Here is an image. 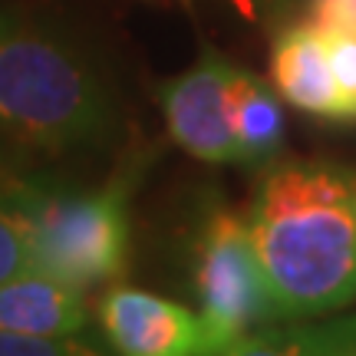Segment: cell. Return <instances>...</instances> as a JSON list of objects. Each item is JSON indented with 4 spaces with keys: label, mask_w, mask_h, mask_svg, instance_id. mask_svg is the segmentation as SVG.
Instances as JSON below:
<instances>
[{
    "label": "cell",
    "mask_w": 356,
    "mask_h": 356,
    "mask_svg": "<svg viewBox=\"0 0 356 356\" xmlns=\"http://www.w3.org/2000/svg\"><path fill=\"white\" fill-rule=\"evenodd\" d=\"M248 221L277 317H323L356 300V178L346 168H270Z\"/></svg>",
    "instance_id": "1"
},
{
    "label": "cell",
    "mask_w": 356,
    "mask_h": 356,
    "mask_svg": "<svg viewBox=\"0 0 356 356\" xmlns=\"http://www.w3.org/2000/svg\"><path fill=\"white\" fill-rule=\"evenodd\" d=\"M0 129L43 152L89 149L115 129L113 96L96 66L13 7H0Z\"/></svg>",
    "instance_id": "2"
},
{
    "label": "cell",
    "mask_w": 356,
    "mask_h": 356,
    "mask_svg": "<svg viewBox=\"0 0 356 356\" xmlns=\"http://www.w3.org/2000/svg\"><path fill=\"white\" fill-rule=\"evenodd\" d=\"M0 191L26 218L33 270H43L83 293L126 270L129 195L122 181L92 191L47 181H10Z\"/></svg>",
    "instance_id": "3"
},
{
    "label": "cell",
    "mask_w": 356,
    "mask_h": 356,
    "mask_svg": "<svg viewBox=\"0 0 356 356\" xmlns=\"http://www.w3.org/2000/svg\"><path fill=\"white\" fill-rule=\"evenodd\" d=\"M195 291L208 323L231 346L251 327L277 317L251 221L238 211H215L202 225L195 244Z\"/></svg>",
    "instance_id": "4"
},
{
    "label": "cell",
    "mask_w": 356,
    "mask_h": 356,
    "mask_svg": "<svg viewBox=\"0 0 356 356\" xmlns=\"http://www.w3.org/2000/svg\"><path fill=\"white\" fill-rule=\"evenodd\" d=\"M96 314L115 356H221L231 350L204 314L149 291L113 287Z\"/></svg>",
    "instance_id": "5"
},
{
    "label": "cell",
    "mask_w": 356,
    "mask_h": 356,
    "mask_svg": "<svg viewBox=\"0 0 356 356\" xmlns=\"http://www.w3.org/2000/svg\"><path fill=\"white\" fill-rule=\"evenodd\" d=\"M238 66L218 53H204L181 76L168 79L159 99L168 136L202 162H241V149L231 126V83Z\"/></svg>",
    "instance_id": "6"
},
{
    "label": "cell",
    "mask_w": 356,
    "mask_h": 356,
    "mask_svg": "<svg viewBox=\"0 0 356 356\" xmlns=\"http://www.w3.org/2000/svg\"><path fill=\"white\" fill-rule=\"evenodd\" d=\"M270 86L293 109L340 122V96L333 83L327 40L310 20L284 26L277 33L270 47Z\"/></svg>",
    "instance_id": "7"
},
{
    "label": "cell",
    "mask_w": 356,
    "mask_h": 356,
    "mask_svg": "<svg viewBox=\"0 0 356 356\" xmlns=\"http://www.w3.org/2000/svg\"><path fill=\"white\" fill-rule=\"evenodd\" d=\"M89 323L83 291L43 270H24L0 284V330L33 337H79Z\"/></svg>",
    "instance_id": "8"
},
{
    "label": "cell",
    "mask_w": 356,
    "mask_h": 356,
    "mask_svg": "<svg viewBox=\"0 0 356 356\" xmlns=\"http://www.w3.org/2000/svg\"><path fill=\"white\" fill-rule=\"evenodd\" d=\"M231 126L241 149V162H264L284 145V109L280 92L248 70L234 73L231 83Z\"/></svg>",
    "instance_id": "9"
},
{
    "label": "cell",
    "mask_w": 356,
    "mask_h": 356,
    "mask_svg": "<svg viewBox=\"0 0 356 356\" xmlns=\"http://www.w3.org/2000/svg\"><path fill=\"white\" fill-rule=\"evenodd\" d=\"M221 356H356V314L284 330L244 333Z\"/></svg>",
    "instance_id": "10"
},
{
    "label": "cell",
    "mask_w": 356,
    "mask_h": 356,
    "mask_svg": "<svg viewBox=\"0 0 356 356\" xmlns=\"http://www.w3.org/2000/svg\"><path fill=\"white\" fill-rule=\"evenodd\" d=\"M24 270H33V251H30V231L20 208L0 191V284L17 277Z\"/></svg>",
    "instance_id": "11"
},
{
    "label": "cell",
    "mask_w": 356,
    "mask_h": 356,
    "mask_svg": "<svg viewBox=\"0 0 356 356\" xmlns=\"http://www.w3.org/2000/svg\"><path fill=\"white\" fill-rule=\"evenodd\" d=\"M0 356H109L79 337H33L0 330Z\"/></svg>",
    "instance_id": "12"
},
{
    "label": "cell",
    "mask_w": 356,
    "mask_h": 356,
    "mask_svg": "<svg viewBox=\"0 0 356 356\" xmlns=\"http://www.w3.org/2000/svg\"><path fill=\"white\" fill-rule=\"evenodd\" d=\"M323 40H327L333 83L340 96V122H356V37L323 33Z\"/></svg>",
    "instance_id": "13"
},
{
    "label": "cell",
    "mask_w": 356,
    "mask_h": 356,
    "mask_svg": "<svg viewBox=\"0 0 356 356\" xmlns=\"http://www.w3.org/2000/svg\"><path fill=\"white\" fill-rule=\"evenodd\" d=\"M307 20L327 37H356V0H310Z\"/></svg>",
    "instance_id": "14"
},
{
    "label": "cell",
    "mask_w": 356,
    "mask_h": 356,
    "mask_svg": "<svg viewBox=\"0 0 356 356\" xmlns=\"http://www.w3.org/2000/svg\"><path fill=\"white\" fill-rule=\"evenodd\" d=\"M7 175V155H3V149H0V178Z\"/></svg>",
    "instance_id": "15"
}]
</instances>
